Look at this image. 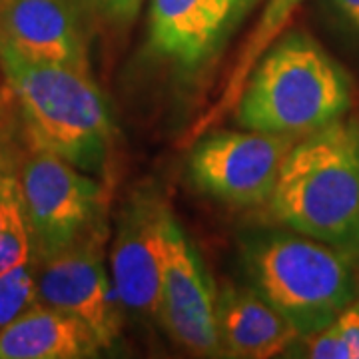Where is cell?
I'll list each match as a JSON object with an SVG mask.
<instances>
[{
  "label": "cell",
  "mask_w": 359,
  "mask_h": 359,
  "mask_svg": "<svg viewBox=\"0 0 359 359\" xmlns=\"http://www.w3.org/2000/svg\"><path fill=\"white\" fill-rule=\"evenodd\" d=\"M269 205L292 231L359 259V120L339 118L297 138Z\"/></svg>",
  "instance_id": "obj_1"
},
{
  "label": "cell",
  "mask_w": 359,
  "mask_h": 359,
  "mask_svg": "<svg viewBox=\"0 0 359 359\" xmlns=\"http://www.w3.org/2000/svg\"><path fill=\"white\" fill-rule=\"evenodd\" d=\"M353 104L346 70L306 32L282 34L257 60L231 112L248 130L302 138Z\"/></svg>",
  "instance_id": "obj_2"
},
{
  "label": "cell",
  "mask_w": 359,
  "mask_h": 359,
  "mask_svg": "<svg viewBox=\"0 0 359 359\" xmlns=\"http://www.w3.org/2000/svg\"><path fill=\"white\" fill-rule=\"evenodd\" d=\"M0 66L36 148L78 170L102 166L116 128L108 100L90 72L28 60L2 39Z\"/></svg>",
  "instance_id": "obj_3"
},
{
  "label": "cell",
  "mask_w": 359,
  "mask_h": 359,
  "mask_svg": "<svg viewBox=\"0 0 359 359\" xmlns=\"http://www.w3.org/2000/svg\"><path fill=\"white\" fill-rule=\"evenodd\" d=\"M252 287L302 337L327 327L358 299L353 257L302 233L269 231L244 250Z\"/></svg>",
  "instance_id": "obj_4"
},
{
  "label": "cell",
  "mask_w": 359,
  "mask_h": 359,
  "mask_svg": "<svg viewBox=\"0 0 359 359\" xmlns=\"http://www.w3.org/2000/svg\"><path fill=\"white\" fill-rule=\"evenodd\" d=\"M18 186L32 252L42 262L98 224L100 186L60 156L36 148L26 160Z\"/></svg>",
  "instance_id": "obj_5"
},
{
  "label": "cell",
  "mask_w": 359,
  "mask_h": 359,
  "mask_svg": "<svg viewBox=\"0 0 359 359\" xmlns=\"http://www.w3.org/2000/svg\"><path fill=\"white\" fill-rule=\"evenodd\" d=\"M295 140L248 128L214 132L192 144L190 178L200 192L230 204L269 202Z\"/></svg>",
  "instance_id": "obj_6"
},
{
  "label": "cell",
  "mask_w": 359,
  "mask_h": 359,
  "mask_svg": "<svg viewBox=\"0 0 359 359\" xmlns=\"http://www.w3.org/2000/svg\"><path fill=\"white\" fill-rule=\"evenodd\" d=\"M106 231L96 224L74 244L42 262L36 273L39 304L66 311L82 321L102 349L122 332V304L104 266Z\"/></svg>",
  "instance_id": "obj_7"
},
{
  "label": "cell",
  "mask_w": 359,
  "mask_h": 359,
  "mask_svg": "<svg viewBox=\"0 0 359 359\" xmlns=\"http://www.w3.org/2000/svg\"><path fill=\"white\" fill-rule=\"evenodd\" d=\"M158 318L180 346L198 355L224 353L218 295L204 262L170 212L162 233Z\"/></svg>",
  "instance_id": "obj_8"
},
{
  "label": "cell",
  "mask_w": 359,
  "mask_h": 359,
  "mask_svg": "<svg viewBox=\"0 0 359 359\" xmlns=\"http://www.w3.org/2000/svg\"><path fill=\"white\" fill-rule=\"evenodd\" d=\"M168 214L170 208L156 192L134 194L120 212L110 250V276L118 299L132 316L144 320L158 318Z\"/></svg>",
  "instance_id": "obj_9"
},
{
  "label": "cell",
  "mask_w": 359,
  "mask_h": 359,
  "mask_svg": "<svg viewBox=\"0 0 359 359\" xmlns=\"http://www.w3.org/2000/svg\"><path fill=\"white\" fill-rule=\"evenodd\" d=\"M242 22L230 0H150L148 44L184 70L204 68Z\"/></svg>",
  "instance_id": "obj_10"
},
{
  "label": "cell",
  "mask_w": 359,
  "mask_h": 359,
  "mask_svg": "<svg viewBox=\"0 0 359 359\" xmlns=\"http://www.w3.org/2000/svg\"><path fill=\"white\" fill-rule=\"evenodd\" d=\"M0 39L28 60L90 72L78 0H0Z\"/></svg>",
  "instance_id": "obj_11"
},
{
  "label": "cell",
  "mask_w": 359,
  "mask_h": 359,
  "mask_svg": "<svg viewBox=\"0 0 359 359\" xmlns=\"http://www.w3.org/2000/svg\"><path fill=\"white\" fill-rule=\"evenodd\" d=\"M218 327L222 347L231 358H276L299 339L294 325L254 287H224L218 295Z\"/></svg>",
  "instance_id": "obj_12"
},
{
  "label": "cell",
  "mask_w": 359,
  "mask_h": 359,
  "mask_svg": "<svg viewBox=\"0 0 359 359\" xmlns=\"http://www.w3.org/2000/svg\"><path fill=\"white\" fill-rule=\"evenodd\" d=\"M100 349L78 318L39 302L0 330V359H82Z\"/></svg>",
  "instance_id": "obj_13"
},
{
  "label": "cell",
  "mask_w": 359,
  "mask_h": 359,
  "mask_svg": "<svg viewBox=\"0 0 359 359\" xmlns=\"http://www.w3.org/2000/svg\"><path fill=\"white\" fill-rule=\"evenodd\" d=\"M302 2L304 0H268L254 32L250 34V39L245 40L244 46H242V52H240L236 65L231 68L228 82L219 94L218 102L194 122L192 128L186 132L188 140H198L200 136H204L205 130L214 128L224 116H228L233 110L248 78L252 74V70L256 68L257 60L266 54V50L276 40L282 36L285 26L290 25L292 16L302 6Z\"/></svg>",
  "instance_id": "obj_14"
},
{
  "label": "cell",
  "mask_w": 359,
  "mask_h": 359,
  "mask_svg": "<svg viewBox=\"0 0 359 359\" xmlns=\"http://www.w3.org/2000/svg\"><path fill=\"white\" fill-rule=\"evenodd\" d=\"M39 302L36 273L26 262L0 276V330Z\"/></svg>",
  "instance_id": "obj_15"
},
{
  "label": "cell",
  "mask_w": 359,
  "mask_h": 359,
  "mask_svg": "<svg viewBox=\"0 0 359 359\" xmlns=\"http://www.w3.org/2000/svg\"><path fill=\"white\" fill-rule=\"evenodd\" d=\"M344 359H359V302H351L334 321Z\"/></svg>",
  "instance_id": "obj_16"
},
{
  "label": "cell",
  "mask_w": 359,
  "mask_h": 359,
  "mask_svg": "<svg viewBox=\"0 0 359 359\" xmlns=\"http://www.w3.org/2000/svg\"><path fill=\"white\" fill-rule=\"evenodd\" d=\"M146 0H90L94 11L102 16L108 25L130 26L142 11Z\"/></svg>",
  "instance_id": "obj_17"
},
{
  "label": "cell",
  "mask_w": 359,
  "mask_h": 359,
  "mask_svg": "<svg viewBox=\"0 0 359 359\" xmlns=\"http://www.w3.org/2000/svg\"><path fill=\"white\" fill-rule=\"evenodd\" d=\"M306 341V358L311 359H344L341 344L335 332L334 323H330L327 327H323L316 334L302 337Z\"/></svg>",
  "instance_id": "obj_18"
},
{
  "label": "cell",
  "mask_w": 359,
  "mask_h": 359,
  "mask_svg": "<svg viewBox=\"0 0 359 359\" xmlns=\"http://www.w3.org/2000/svg\"><path fill=\"white\" fill-rule=\"evenodd\" d=\"M20 205H22V198H20L18 180H14L8 174H0V233Z\"/></svg>",
  "instance_id": "obj_19"
},
{
  "label": "cell",
  "mask_w": 359,
  "mask_h": 359,
  "mask_svg": "<svg viewBox=\"0 0 359 359\" xmlns=\"http://www.w3.org/2000/svg\"><path fill=\"white\" fill-rule=\"evenodd\" d=\"M332 6L347 28L359 34V0H332Z\"/></svg>",
  "instance_id": "obj_20"
},
{
  "label": "cell",
  "mask_w": 359,
  "mask_h": 359,
  "mask_svg": "<svg viewBox=\"0 0 359 359\" xmlns=\"http://www.w3.org/2000/svg\"><path fill=\"white\" fill-rule=\"evenodd\" d=\"M231 4H233V8H236V13H238V16L244 20L245 16H248V13L254 8V6H257L262 0H230Z\"/></svg>",
  "instance_id": "obj_21"
}]
</instances>
